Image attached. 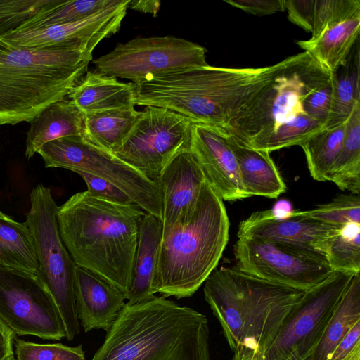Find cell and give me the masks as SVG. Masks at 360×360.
<instances>
[{
    "label": "cell",
    "mask_w": 360,
    "mask_h": 360,
    "mask_svg": "<svg viewBox=\"0 0 360 360\" xmlns=\"http://www.w3.org/2000/svg\"><path fill=\"white\" fill-rule=\"evenodd\" d=\"M344 360H360V342L354 347Z\"/></svg>",
    "instance_id": "45"
},
{
    "label": "cell",
    "mask_w": 360,
    "mask_h": 360,
    "mask_svg": "<svg viewBox=\"0 0 360 360\" xmlns=\"http://www.w3.org/2000/svg\"><path fill=\"white\" fill-rule=\"evenodd\" d=\"M347 121L319 131L300 145L314 180L328 181L329 173L342 147Z\"/></svg>",
    "instance_id": "30"
},
{
    "label": "cell",
    "mask_w": 360,
    "mask_h": 360,
    "mask_svg": "<svg viewBox=\"0 0 360 360\" xmlns=\"http://www.w3.org/2000/svg\"><path fill=\"white\" fill-rule=\"evenodd\" d=\"M233 250L240 270L297 289L308 290L333 272L319 253L265 240L238 237Z\"/></svg>",
    "instance_id": "14"
},
{
    "label": "cell",
    "mask_w": 360,
    "mask_h": 360,
    "mask_svg": "<svg viewBox=\"0 0 360 360\" xmlns=\"http://www.w3.org/2000/svg\"><path fill=\"white\" fill-rule=\"evenodd\" d=\"M190 151L200 166L205 181L222 200L248 198L236 159L222 129L192 123Z\"/></svg>",
    "instance_id": "16"
},
{
    "label": "cell",
    "mask_w": 360,
    "mask_h": 360,
    "mask_svg": "<svg viewBox=\"0 0 360 360\" xmlns=\"http://www.w3.org/2000/svg\"><path fill=\"white\" fill-rule=\"evenodd\" d=\"M335 74L307 52L290 56L272 84L224 131L258 149L280 126L304 112V97Z\"/></svg>",
    "instance_id": "7"
},
{
    "label": "cell",
    "mask_w": 360,
    "mask_h": 360,
    "mask_svg": "<svg viewBox=\"0 0 360 360\" xmlns=\"http://www.w3.org/2000/svg\"><path fill=\"white\" fill-rule=\"evenodd\" d=\"M293 211L291 204L287 200L277 202L274 207L271 209L272 214L278 219H284L289 216Z\"/></svg>",
    "instance_id": "44"
},
{
    "label": "cell",
    "mask_w": 360,
    "mask_h": 360,
    "mask_svg": "<svg viewBox=\"0 0 360 360\" xmlns=\"http://www.w3.org/2000/svg\"><path fill=\"white\" fill-rule=\"evenodd\" d=\"M305 290L268 281L236 266L215 269L205 301L220 323L232 360H259Z\"/></svg>",
    "instance_id": "2"
},
{
    "label": "cell",
    "mask_w": 360,
    "mask_h": 360,
    "mask_svg": "<svg viewBox=\"0 0 360 360\" xmlns=\"http://www.w3.org/2000/svg\"><path fill=\"white\" fill-rule=\"evenodd\" d=\"M64 0H0V37L20 28L42 10Z\"/></svg>",
    "instance_id": "34"
},
{
    "label": "cell",
    "mask_w": 360,
    "mask_h": 360,
    "mask_svg": "<svg viewBox=\"0 0 360 360\" xmlns=\"http://www.w3.org/2000/svg\"><path fill=\"white\" fill-rule=\"evenodd\" d=\"M0 265L38 275L39 262L32 231L0 211Z\"/></svg>",
    "instance_id": "26"
},
{
    "label": "cell",
    "mask_w": 360,
    "mask_h": 360,
    "mask_svg": "<svg viewBox=\"0 0 360 360\" xmlns=\"http://www.w3.org/2000/svg\"><path fill=\"white\" fill-rule=\"evenodd\" d=\"M133 84L134 105L162 108L193 123L217 127L225 123L238 95L231 70L210 65L158 75Z\"/></svg>",
    "instance_id": "6"
},
{
    "label": "cell",
    "mask_w": 360,
    "mask_h": 360,
    "mask_svg": "<svg viewBox=\"0 0 360 360\" xmlns=\"http://www.w3.org/2000/svg\"><path fill=\"white\" fill-rule=\"evenodd\" d=\"M223 131L236 159L248 198L258 195L276 198L285 191V184L269 152L253 148L234 135Z\"/></svg>",
    "instance_id": "20"
},
{
    "label": "cell",
    "mask_w": 360,
    "mask_h": 360,
    "mask_svg": "<svg viewBox=\"0 0 360 360\" xmlns=\"http://www.w3.org/2000/svg\"><path fill=\"white\" fill-rule=\"evenodd\" d=\"M354 274L333 271L306 290L259 360H305Z\"/></svg>",
    "instance_id": "12"
},
{
    "label": "cell",
    "mask_w": 360,
    "mask_h": 360,
    "mask_svg": "<svg viewBox=\"0 0 360 360\" xmlns=\"http://www.w3.org/2000/svg\"><path fill=\"white\" fill-rule=\"evenodd\" d=\"M360 12L359 0H315L311 37L316 38L328 26Z\"/></svg>",
    "instance_id": "36"
},
{
    "label": "cell",
    "mask_w": 360,
    "mask_h": 360,
    "mask_svg": "<svg viewBox=\"0 0 360 360\" xmlns=\"http://www.w3.org/2000/svg\"><path fill=\"white\" fill-rule=\"evenodd\" d=\"M360 342V321L350 329L326 360H344Z\"/></svg>",
    "instance_id": "41"
},
{
    "label": "cell",
    "mask_w": 360,
    "mask_h": 360,
    "mask_svg": "<svg viewBox=\"0 0 360 360\" xmlns=\"http://www.w3.org/2000/svg\"><path fill=\"white\" fill-rule=\"evenodd\" d=\"M360 321V273L353 276L325 330L305 360H326Z\"/></svg>",
    "instance_id": "25"
},
{
    "label": "cell",
    "mask_w": 360,
    "mask_h": 360,
    "mask_svg": "<svg viewBox=\"0 0 360 360\" xmlns=\"http://www.w3.org/2000/svg\"><path fill=\"white\" fill-rule=\"evenodd\" d=\"M129 2L114 0L107 7L74 22L17 30L0 37L14 48L66 45L83 49L93 56L94 49L102 40L119 31Z\"/></svg>",
    "instance_id": "15"
},
{
    "label": "cell",
    "mask_w": 360,
    "mask_h": 360,
    "mask_svg": "<svg viewBox=\"0 0 360 360\" xmlns=\"http://www.w3.org/2000/svg\"><path fill=\"white\" fill-rule=\"evenodd\" d=\"M160 7V1L153 0H129L128 8H131L141 13H150L153 16L157 15Z\"/></svg>",
    "instance_id": "43"
},
{
    "label": "cell",
    "mask_w": 360,
    "mask_h": 360,
    "mask_svg": "<svg viewBox=\"0 0 360 360\" xmlns=\"http://www.w3.org/2000/svg\"><path fill=\"white\" fill-rule=\"evenodd\" d=\"M114 0H64L42 10L18 30H29L74 22L110 5Z\"/></svg>",
    "instance_id": "31"
},
{
    "label": "cell",
    "mask_w": 360,
    "mask_h": 360,
    "mask_svg": "<svg viewBox=\"0 0 360 360\" xmlns=\"http://www.w3.org/2000/svg\"><path fill=\"white\" fill-rule=\"evenodd\" d=\"M91 360H211L208 320L163 296L126 303Z\"/></svg>",
    "instance_id": "3"
},
{
    "label": "cell",
    "mask_w": 360,
    "mask_h": 360,
    "mask_svg": "<svg viewBox=\"0 0 360 360\" xmlns=\"http://www.w3.org/2000/svg\"><path fill=\"white\" fill-rule=\"evenodd\" d=\"M84 113L68 98L58 101L38 114L27 133L25 156L31 158L45 143L65 136L83 135Z\"/></svg>",
    "instance_id": "21"
},
{
    "label": "cell",
    "mask_w": 360,
    "mask_h": 360,
    "mask_svg": "<svg viewBox=\"0 0 360 360\" xmlns=\"http://www.w3.org/2000/svg\"><path fill=\"white\" fill-rule=\"evenodd\" d=\"M66 46L14 48L0 57V126L30 122L51 104L65 98L93 59Z\"/></svg>",
    "instance_id": "5"
},
{
    "label": "cell",
    "mask_w": 360,
    "mask_h": 360,
    "mask_svg": "<svg viewBox=\"0 0 360 360\" xmlns=\"http://www.w3.org/2000/svg\"><path fill=\"white\" fill-rule=\"evenodd\" d=\"M315 0H285V10L290 22L311 32Z\"/></svg>",
    "instance_id": "39"
},
{
    "label": "cell",
    "mask_w": 360,
    "mask_h": 360,
    "mask_svg": "<svg viewBox=\"0 0 360 360\" xmlns=\"http://www.w3.org/2000/svg\"><path fill=\"white\" fill-rule=\"evenodd\" d=\"M68 96L84 114L134 105L132 82L96 70H88Z\"/></svg>",
    "instance_id": "23"
},
{
    "label": "cell",
    "mask_w": 360,
    "mask_h": 360,
    "mask_svg": "<svg viewBox=\"0 0 360 360\" xmlns=\"http://www.w3.org/2000/svg\"><path fill=\"white\" fill-rule=\"evenodd\" d=\"M76 173L84 179L86 191L93 196L115 203H134L124 191L108 181L83 172Z\"/></svg>",
    "instance_id": "38"
},
{
    "label": "cell",
    "mask_w": 360,
    "mask_h": 360,
    "mask_svg": "<svg viewBox=\"0 0 360 360\" xmlns=\"http://www.w3.org/2000/svg\"><path fill=\"white\" fill-rule=\"evenodd\" d=\"M37 153L43 159L45 167L65 168L75 173L83 172L105 179L124 191L146 212L162 219V195L159 186L83 135L49 141Z\"/></svg>",
    "instance_id": "9"
},
{
    "label": "cell",
    "mask_w": 360,
    "mask_h": 360,
    "mask_svg": "<svg viewBox=\"0 0 360 360\" xmlns=\"http://www.w3.org/2000/svg\"><path fill=\"white\" fill-rule=\"evenodd\" d=\"M16 360H86L82 345L70 347L61 343H36L14 338Z\"/></svg>",
    "instance_id": "35"
},
{
    "label": "cell",
    "mask_w": 360,
    "mask_h": 360,
    "mask_svg": "<svg viewBox=\"0 0 360 360\" xmlns=\"http://www.w3.org/2000/svg\"><path fill=\"white\" fill-rule=\"evenodd\" d=\"M192 123L174 112L146 106L139 111L131 129L112 153L158 184L167 164L190 150Z\"/></svg>",
    "instance_id": "10"
},
{
    "label": "cell",
    "mask_w": 360,
    "mask_h": 360,
    "mask_svg": "<svg viewBox=\"0 0 360 360\" xmlns=\"http://www.w3.org/2000/svg\"><path fill=\"white\" fill-rule=\"evenodd\" d=\"M15 333L0 319V360L14 358Z\"/></svg>",
    "instance_id": "42"
},
{
    "label": "cell",
    "mask_w": 360,
    "mask_h": 360,
    "mask_svg": "<svg viewBox=\"0 0 360 360\" xmlns=\"http://www.w3.org/2000/svg\"><path fill=\"white\" fill-rule=\"evenodd\" d=\"M360 28V12L326 27L315 39L297 41L296 44L330 72L346 63L357 39Z\"/></svg>",
    "instance_id": "24"
},
{
    "label": "cell",
    "mask_w": 360,
    "mask_h": 360,
    "mask_svg": "<svg viewBox=\"0 0 360 360\" xmlns=\"http://www.w3.org/2000/svg\"><path fill=\"white\" fill-rule=\"evenodd\" d=\"M224 2L257 16L271 15L285 10V0H224Z\"/></svg>",
    "instance_id": "40"
},
{
    "label": "cell",
    "mask_w": 360,
    "mask_h": 360,
    "mask_svg": "<svg viewBox=\"0 0 360 360\" xmlns=\"http://www.w3.org/2000/svg\"><path fill=\"white\" fill-rule=\"evenodd\" d=\"M205 182L190 150L179 153L167 164L158 183L162 195V233L191 216Z\"/></svg>",
    "instance_id": "17"
},
{
    "label": "cell",
    "mask_w": 360,
    "mask_h": 360,
    "mask_svg": "<svg viewBox=\"0 0 360 360\" xmlns=\"http://www.w3.org/2000/svg\"><path fill=\"white\" fill-rule=\"evenodd\" d=\"M11 360H16V359L14 357V358L11 359Z\"/></svg>",
    "instance_id": "47"
},
{
    "label": "cell",
    "mask_w": 360,
    "mask_h": 360,
    "mask_svg": "<svg viewBox=\"0 0 360 360\" xmlns=\"http://www.w3.org/2000/svg\"><path fill=\"white\" fill-rule=\"evenodd\" d=\"M328 181L340 190L360 193V100L347 121L340 153L330 169Z\"/></svg>",
    "instance_id": "27"
},
{
    "label": "cell",
    "mask_w": 360,
    "mask_h": 360,
    "mask_svg": "<svg viewBox=\"0 0 360 360\" xmlns=\"http://www.w3.org/2000/svg\"><path fill=\"white\" fill-rule=\"evenodd\" d=\"M162 238L161 218L145 212L139 227L133 277L125 294L127 303L133 304L153 297L152 282L158 264Z\"/></svg>",
    "instance_id": "22"
},
{
    "label": "cell",
    "mask_w": 360,
    "mask_h": 360,
    "mask_svg": "<svg viewBox=\"0 0 360 360\" xmlns=\"http://www.w3.org/2000/svg\"><path fill=\"white\" fill-rule=\"evenodd\" d=\"M13 47L0 37V57L8 53Z\"/></svg>",
    "instance_id": "46"
},
{
    "label": "cell",
    "mask_w": 360,
    "mask_h": 360,
    "mask_svg": "<svg viewBox=\"0 0 360 360\" xmlns=\"http://www.w3.org/2000/svg\"><path fill=\"white\" fill-rule=\"evenodd\" d=\"M125 293L98 274L77 266L75 302L85 332L110 329L126 302Z\"/></svg>",
    "instance_id": "19"
},
{
    "label": "cell",
    "mask_w": 360,
    "mask_h": 360,
    "mask_svg": "<svg viewBox=\"0 0 360 360\" xmlns=\"http://www.w3.org/2000/svg\"><path fill=\"white\" fill-rule=\"evenodd\" d=\"M333 271L360 273V224L333 229L316 245Z\"/></svg>",
    "instance_id": "29"
},
{
    "label": "cell",
    "mask_w": 360,
    "mask_h": 360,
    "mask_svg": "<svg viewBox=\"0 0 360 360\" xmlns=\"http://www.w3.org/2000/svg\"><path fill=\"white\" fill-rule=\"evenodd\" d=\"M358 100H360L359 62L352 70L340 77L334 75L330 112L324 129L345 122Z\"/></svg>",
    "instance_id": "32"
},
{
    "label": "cell",
    "mask_w": 360,
    "mask_h": 360,
    "mask_svg": "<svg viewBox=\"0 0 360 360\" xmlns=\"http://www.w3.org/2000/svg\"><path fill=\"white\" fill-rule=\"evenodd\" d=\"M334 76V75H333ZM333 78L307 94L302 101L304 112L311 118L326 123L330 108Z\"/></svg>",
    "instance_id": "37"
},
{
    "label": "cell",
    "mask_w": 360,
    "mask_h": 360,
    "mask_svg": "<svg viewBox=\"0 0 360 360\" xmlns=\"http://www.w3.org/2000/svg\"><path fill=\"white\" fill-rule=\"evenodd\" d=\"M229 226L223 200L205 181L191 216L162 233L153 292L176 299L192 296L216 269Z\"/></svg>",
    "instance_id": "4"
},
{
    "label": "cell",
    "mask_w": 360,
    "mask_h": 360,
    "mask_svg": "<svg viewBox=\"0 0 360 360\" xmlns=\"http://www.w3.org/2000/svg\"><path fill=\"white\" fill-rule=\"evenodd\" d=\"M0 319L18 335L65 338L55 300L38 275L0 265Z\"/></svg>",
    "instance_id": "13"
},
{
    "label": "cell",
    "mask_w": 360,
    "mask_h": 360,
    "mask_svg": "<svg viewBox=\"0 0 360 360\" xmlns=\"http://www.w3.org/2000/svg\"><path fill=\"white\" fill-rule=\"evenodd\" d=\"M206 49L174 36L136 37L92 60L95 70L138 83L169 72L207 66Z\"/></svg>",
    "instance_id": "11"
},
{
    "label": "cell",
    "mask_w": 360,
    "mask_h": 360,
    "mask_svg": "<svg viewBox=\"0 0 360 360\" xmlns=\"http://www.w3.org/2000/svg\"><path fill=\"white\" fill-rule=\"evenodd\" d=\"M338 227L340 226L304 217L294 210L288 217L278 219L268 210L254 212L243 220L237 236L265 240L319 253L316 250L317 243Z\"/></svg>",
    "instance_id": "18"
},
{
    "label": "cell",
    "mask_w": 360,
    "mask_h": 360,
    "mask_svg": "<svg viewBox=\"0 0 360 360\" xmlns=\"http://www.w3.org/2000/svg\"><path fill=\"white\" fill-rule=\"evenodd\" d=\"M138 205L109 202L87 191L58 207L62 241L77 266L104 278L125 294L130 290L139 227Z\"/></svg>",
    "instance_id": "1"
},
{
    "label": "cell",
    "mask_w": 360,
    "mask_h": 360,
    "mask_svg": "<svg viewBox=\"0 0 360 360\" xmlns=\"http://www.w3.org/2000/svg\"><path fill=\"white\" fill-rule=\"evenodd\" d=\"M27 223L32 231L39 262L38 276L44 283L58 307L72 340L80 332L75 302L77 265L60 236L56 214L58 206L49 188L42 184L32 189Z\"/></svg>",
    "instance_id": "8"
},
{
    "label": "cell",
    "mask_w": 360,
    "mask_h": 360,
    "mask_svg": "<svg viewBox=\"0 0 360 360\" xmlns=\"http://www.w3.org/2000/svg\"><path fill=\"white\" fill-rule=\"evenodd\" d=\"M297 212L304 217L335 226L349 223L360 224V198L359 195L352 193L341 194L314 209Z\"/></svg>",
    "instance_id": "33"
},
{
    "label": "cell",
    "mask_w": 360,
    "mask_h": 360,
    "mask_svg": "<svg viewBox=\"0 0 360 360\" xmlns=\"http://www.w3.org/2000/svg\"><path fill=\"white\" fill-rule=\"evenodd\" d=\"M138 113L134 105L85 113L83 136L92 143L112 153L122 143Z\"/></svg>",
    "instance_id": "28"
}]
</instances>
